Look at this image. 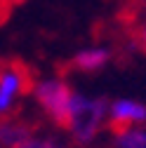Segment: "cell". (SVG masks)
<instances>
[{"label":"cell","instance_id":"obj_1","mask_svg":"<svg viewBox=\"0 0 146 148\" xmlns=\"http://www.w3.org/2000/svg\"><path fill=\"white\" fill-rule=\"evenodd\" d=\"M106 108H108V101L104 97L87 94V92H76L73 101H71L68 122H66V129H64L68 134V139L80 148L97 143L101 132L108 127Z\"/></svg>","mask_w":146,"mask_h":148},{"label":"cell","instance_id":"obj_2","mask_svg":"<svg viewBox=\"0 0 146 148\" xmlns=\"http://www.w3.org/2000/svg\"><path fill=\"white\" fill-rule=\"evenodd\" d=\"M76 89L64 75H45L33 80L31 87V101L38 108V113L57 129H66L68 113H71V101Z\"/></svg>","mask_w":146,"mask_h":148},{"label":"cell","instance_id":"obj_3","mask_svg":"<svg viewBox=\"0 0 146 148\" xmlns=\"http://www.w3.org/2000/svg\"><path fill=\"white\" fill-rule=\"evenodd\" d=\"M33 75L21 61L0 64V118H12L21 101L31 97Z\"/></svg>","mask_w":146,"mask_h":148},{"label":"cell","instance_id":"obj_4","mask_svg":"<svg viewBox=\"0 0 146 148\" xmlns=\"http://www.w3.org/2000/svg\"><path fill=\"white\" fill-rule=\"evenodd\" d=\"M106 120H108L111 132L146 125V101L134 99V97H116L108 101Z\"/></svg>","mask_w":146,"mask_h":148},{"label":"cell","instance_id":"obj_5","mask_svg":"<svg viewBox=\"0 0 146 148\" xmlns=\"http://www.w3.org/2000/svg\"><path fill=\"white\" fill-rule=\"evenodd\" d=\"M113 59V52L106 45H87L73 52V57L68 59V68L83 73V75H94V73H101Z\"/></svg>","mask_w":146,"mask_h":148},{"label":"cell","instance_id":"obj_6","mask_svg":"<svg viewBox=\"0 0 146 148\" xmlns=\"http://www.w3.org/2000/svg\"><path fill=\"white\" fill-rule=\"evenodd\" d=\"M35 134V129L19 118H0V148H17Z\"/></svg>","mask_w":146,"mask_h":148},{"label":"cell","instance_id":"obj_7","mask_svg":"<svg viewBox=\"0 0 146 148\" xmlns=\"http://www.w3.org/2000/svg\"><path fill=\"white\" fill-rule=\"evenodd\" d=\"M111 146L113 148H146V125L113 132Z\"/></svg>","mask_w":146,"mask_h":148},{"label":"cell","instance_id":"obj_8","mask_svg":"<svg viewBox=\"0 0 146 148\" xmlns=\"http://www.w3.org/2000/svg\"><path fill=\"white\" fill-rule=\"evenodd\" d=\"M17 148H61V141L50 136V134H33L31 139H26Z\"/></svg>","mask_w":146,"mask_h":148},{"label":"cell","instance_id":"obj_9","mask_svg":"<svg viewBox=\"0 0 146 148\" xmlns=\"http://www.w3.org/2000/svg\"><path fill=\"white\" fill-rule=\"evenodd\" d=\"M137 40H139V47L146 52V14L141 16V21L137 26Z\"/></svg>","mask_w":146,"mask_h":148},{"label":"cell","instance_id":"obj_10","mask_svg":"<svg viewBox=\"0 0 146 148\" xmlns=\"http://www.w3.org/2000/svg\"><path fill=\"white\" fill-rule=\"evenodd\" d=\"M26 0H0V10L3 12H12L14 7H21Z\"/></svg>","mask_w":146,"mask_h":148}]
</instances>
